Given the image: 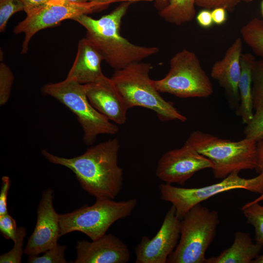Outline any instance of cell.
Wrapping results in <instances>:
<instances>
[{
    "label": "cell",
    "instance_id": "6da1fadb",
    "mask_svg": "<svg viewBox=\"0 0 263 263\" xmlns=\"http://www.w3.org/2000/svg\"><path fill=\"white\" fill-rule=\"evenodd\" d=\"M120 149L116 138L89 148L76 157L67 158L42 150L49 162L65 167L75 174L82 188L97 198L114 199L121 191L123 171L118 164Z\"/></svg>",
    "mask_w": 263,
    "mask_h": 263
},
{
    "label": "cell",
    "instance_id": "7a4b0ae2",
    "mask_svg": "<svg viewBox=\"0 0 263 263\" xmlns=\"http://www.w3.org/2000/svg\"><path fill=\"white\" fill-rule=\"evenodd\" d=\"M131 3L130 1L122 2L111 13L99 19H93L87 14L72 19L86 29V38L99 51L104 60L115 70L141 62L159 51L156 47L133 44L121 35L122 19Z\"/></svg>",
    "mask_w": 263,
    "mask_h": 263
},
{
    "label": "cell",
    "instance_id": "3957f363",
    "mask_svg": "<svg viewBox=\"0 0 263 263\" xmlns=\"http://www.w3.org/2000/svg\"><path fill=\"white\" fill-rule=\"evenodd\" d=\"M152 68L150 63L136 62L115 70L111 78L130 109L141 107L152 110L161 121L186 122L187 117L154 87L149 76Z\"/></svg>",
    "mask_w": 263,
    "mask_h": 263
},
{
    "label": "cell",
    "instance_id": "277c9868",
    "mask_svg": "<svg viewBox=\"0 0 263 263\" xmlns=\"http://www.w3.org/2000/svg\"><path fill=\"white\" fill-rule=\"evenodd\" d=\"M185 143L211 161L215 178L223 179L235 171L257 168V142L254 140L244 137L233 141L195 131L190 133Z\"/></svg>",
    "mask_w": 263,
    "mask_h": 263
},
{
    "label": "cell",
    "instance_id": "5b68a950",
    "mask_svg": "<svg viewBox=\"0 0 263 263\" xmlns=\"http://www.w3.org/2000/svg\"><path fill=\"white\" fill-rule=\"evenodd\" d=\"M220 223L217 211L199 203L181 220L180 237L167 263H206L205 254Z\"/></svg>",
    "mask_w": 263,
    "mask_h": 263
},
{
    "label": "cell",
    "instance_id": "8992f818",
    "mask_svg": "<svg viewBox=\"0 0 263 263\" xmlns=\"http://www.w3.org/2000/svg\"><path fill=\"white\" fill-rule=\"evenodd\" d=\"M136 205L135 198L121 201L96 199L92 206L84 205L72 212L59 214L60 236L79 231L91 240H96L106 234L116 221L130 216Z\"/></svg>",
    "mask_w": 263,
    "mask_h": 263
},
{
    "label": "cell",
    "instance_id": "52a82bcc",
    "mask_svg": "<svg viewBox=\"0 0 263 263\" xmlns=\"http://www.w3.org/2000/svg\"><path fill=\"white\" fill-rule=\"evenodd\" d=\"M86 91V84L66 78L59 82L46 84L42 88L44 94L56 99L76 116L83 131V142L91 145L98 135L115 134L119 128L91 105Z\"/></svg>",
    "mask_w": 263,
    "mask_h": 263
},
{
    "label": "cell",
    "instance_id": "ba28073f",
    "mask_svg": "<svg viewBox=\"0 0 263 263\" xmlns=\"http://www.w3.org/2000/svg\"><path fill=\"white\" fill-rule=\"evenodd\" d=\"M152 82L159 92L181 98L207 97L213 93L212 83L197 56L186 49L171 57L166 75Z\"/></svg>",
    "mask_w": 263,
    "mask_h": 263
},
{
    "label": "cell",
    "instance_id": "9c48e42d",
    "mask_svg": "<svg viewBox=\"0 0 263 263\" xmlns=\"http://www.w3.org/2000/svg\"><path fill=\"white\" fill-rule=\"evenodd\" d=\"M239 172L234 171L220 182L201 188H185L162 183L159 186L161 199L170 203L175 208L177 216L182 220L194 206L220 193L238 189L263 193V171L249 179L240 177Z\"/></svg>",
    "mask_w": 263,
    "mask_h": 263
},
{
    "label": "cell",
    "instance_id": "30bf717a",
    "mask_svg": "<svg viewBox=\"0 0 263 263\" xmlns=\"http://www.w3.org/2000/svg\"><path fill=\"white\" fill-rule=\"evenodd\" d=\"M101 9L93 2L76 3L66 0L47 4L39 10L27 15L26 17L14 28L16 34L23 33L21 54H26L31 38L38 31L59 24L62 21L82 14L93 13Z\"/></svg>",
    "mask_w": 263,
    "mask_h": 263
},
{
    "label": "cell",
    "instance_id": "8fae6325",
    "mask_svg": "<svg viewBox=\"0 0 263 263\" xmlns=\"http://www.w3.org/2000/svg\"><path fill=\"white\" fill-rule=\"evenodd\" d=\"M212 167L210 160L185 143L181 148L167 151L161 156L155 174L164 183L183 186L195 173Z\"/></svg>",
    "mask_w": 263,
    "mask_h": 263
},
{
    "label": "cell",
    "instance_id": "7c38bea8",
    "mask_svg": "<svg viewBox=\"0 0 263 263\" xmlns=\"http://www.w3.org/2000/svg\"><path fill=\"white\" fill-rule=\"evenodd\" d=\"M181 220L171 206L162 225L152 238L143 236L135 249V263H167L176 248L180 237Z\"/></svg>",
    "mask_w": 263,
    "mask_h": 263
},
{
    "label": "cell",
    "instance_id": "4fadbf2b",
    "mask_svg": "<svg viewBox=\"0 0 263 263\" xmlns=\"http://www.w3.org/2000/svg\"><path fill=\"white\" fill-rule=\"evenodd\" d=\"M53 190L48 188L42 193L37 208L34 230L29 238L24 253L38 255L55 247L60 237L59 214L53 206Z\"/></svg>",
    "mask_w": 263,
    "mask_h": 263
},
{
    "label": "cell",
    "instance_id": "5bb4252c",
    "mask_svg": "<svg viewBox=\"0 0 263 263\" xmlns=\"http://www.w3.org/2000/svg\"><path fill=\"white\" fill-rule=\"evenodd\" d=\"M74 263H126L130 259L127 245L112 233L89 242L78 241Z\"/></svg>",
    "mask_w": 263,
    "mask_h": 263
},
{
    "label": "cell",
    "instance_id": "9a60e30c",
    "mask_svg": "<svg viewBox=\"0 0 263 263\" xmlns=\"http://www.w3.org/2000/svg\"><path fill=\"white\" fill-rule=\"evenodd\" d=\"M242 40L241 38H236L224 57L214 63L210 73L211 77L224 89L230 108L235 110L240 103L238 85L241 74Z\"/></svg>",
    "mask_w": 263,
    "mask_h": 263
},
{
    "label": "cell",
    "instance_id": "2e32d148",
    "mask_svg": "<svg viewBox=\"0 0 263 263\" xmlns=\"http://www.w3.org/2000/svg\"><path fill=\"white\" fill-rule=\"evenodd\" d=\"M86 84L87 96L91 105L110 120L124 124L130 108L111 78L105 76L98 82Z\"/></svg>",
    "mask_w": 263,
    "mask_h": 263
},
{
    "label": "cell",
    "instance_id": "e0dca14e",
    "mask_svg": "<svg viewBox=\"0 0 263 263\" xmlns=\"http://www.w3.org/2000/svg\"><path fill=\"white\" fill-rule=\"evenodd\" d=\"M103 58L96 47L86 38L79 40L74 62L66 79L81 84L95 83L102 80L101 63Z\"/></svg>",
    "mask_w": 263,
    "mask_h": 263
},
{
    "label": "cell",
    "instance_id": "ac0fdd59",
    "mask_svg": "<svg viewBox=\"0 0 263 263\" xmlns=\"http://www.w3.org/2000/svg\"><path fill=\"white\" fill-rule=\"evenodd\" d=\"M263 246L253 243L249 233L237 231L232 245L218 256L207 259L206 263H252Z\"/></svg>",
    "mask_w": 263,
    "mask_h": 263
},
{
    "label": "cell",
    "instance_id": "d6986e66",
    "mask_svg": "<svg viewBox=\"0 0 263 263\" xmlns=\"http://www.w3.org/2000/svg\"><path fill=\"white\" fill-rule=\"evenodd\" d=\"M256 60L252 54L248 53H243L241 57V74L238 85L240 103L235 113L241 117L242 123L245 125L250 121L254 113L252 94V72Z\"/></svg>",
    "mask_w": 263,
    "mask_h": 263
},
{
    "label": "cell",
    "instance_id": "ffe728a7",
    "mask_svg": "<svg viewBox=\"0 0 263 263\" xmlns=\"http://www.w3.org/2000/svg\"><path fill=\"white\" fill-rule=\"evenodd\" d=\"M196 0H169V5L159 12L166 22L180 26L192 20L196 15Z\"/></svg>",
    "mask_w": 263,
    "mask_h": 263
},
{
    "label": "cell",
    "instance_id": "44dd1931",
    "mask_svg": "<svg viewBox=\"0 0 263 263\" xmlns=\"http://www.w3.org/2000/svg\"><path fill=\"white\" fill-rule=\"evenodd\" d=\"M240 34L254 54L263 59V20L252 19L241 27Z\"/></svg>",
    "mask_w": 263,
    "mask_h": 263
},
{
    "label": "cell",
    "instance_id": "7402d4cb",
    "mask_svg": "<svg viewBox=\"0 0 263 263\" xmlns=\"http://www.w3.org/2000/svg\"><path fill=\"white\" fill-rule=\"evenodd\" d=\"M241 210L247 223L254 227L255 242L263 246V206L259 202H248L242 207Z\"/></svg>",
    "mask_w": 263,
    "mask_h": 263
},
{
    "label": "cell",
    "instance_id": "603a6c76",
    "mask_svg": "<svg viewBox=\"0 0 263 263\" xmlns=\"http://www.w3.org/2000/svg\"><path fill=\"white\" fill-rule=\"evenodd\" d=\"M252 79L253 105L255 112L263 108V59L256 60Z\"/></svg>",
    "mask_w": 263,
    "mask_h": 263
},
{
    "label": "cell",
    "instance_id": "cb8c5ba5",
    "mask_svg": "<svg viewBox=\"0 0 263 263\" xmlns=\"http://www.w3.org/2000/svg\"><path fill=\"white\" fill-rule=\"evenodd\" d=\"M26 235V228L20 226L18 228L15 240L14 245L9 252L0 256V263H20L22 256L24 253L23 241Z\"/></svg>",
    "mask_w": 263,
    "mask_h": 263
},
{
    "label": "cell",
    "instance_id": "d4e9b609",
    "mask_svg": "<svg viewBox=\"0 0 263 263\" xmlns=\"http://www.w3.org/2000/svg\"><path fill=\"white\" fill-rule=\"evenodd\" d=\"M66 249L65 245L57 244L40 256L29 255L27 262L29 263H67L65 256Z\"/></svg>",
    "mask_w": 263,
    "mask_h": 263
},
{
    "label": "cell",
    "instance_id": "484cf974",
    "mask_svg": "<svg viewBox=\"0 0 263 263\" xmlns=\"http://www.w3.org/2000/svg\"><path fill=\"white\" fill-rule=\"evenodd\" d=\"M14 80V75L10 68L4 63L0 64V105L3 106L9 100L12 86Z\"/></svg>",
    "mask_w": 263,
    "mask_h": 263
},
{
    "label": "cell",
    "instance_id": "4316f807",
    "mask_svg": "<svg viewBox=\"0 0 263 263\" xmlns=\"http://www.w3.org/2000/svg\"><path fill=\"white\" fill-rule=\"evenodd\" d=\"M24 10L20 0H0V31L3 32L8 20L17 12Z\"/></svg>",
    "mask_w": 263,
    "mask_h": 263
},
{
    "label": "cell",
    "instance_id": "83f0119b",
    "mask_svg": "<svg viewBox=\"0 0 263 263\" xmlns=\"http://www.w3.org/2000/svg\"><path fill=\"white\" fill-rule=\"evenodd\" d=\"M245 137L258 142L263 139V108L255 111L244 130Z\"/></svg>",
    "mask_w": 263,
    "mask_h": 263
},
{
    "label": "cell",
    "instance_id": "f1b7e54d",
    "mask_svg": "<svg viewBox=\"0 0 263 263\" xmlns=\"http://www.w3.org/2000/svg\"><path fill=\"white\" fill-rule=\"evenodd\" d=\"M253 0H196L195 5L205 9H213L222 7L228 12H232L241 2H251Z\"/></svg>",
    "mask_w": 263,
    "mask_h": 263
},
{
    "label": "cell",
    "instance_id": "f546056e",
    "mask_svg": "<svg viewBox=\"0 0 263 263\" xmlns=\"http://www.w3.org/2000/svg\"><path fill=\"white\" fill-rule=\"evenodd\" d=\"M17 229L16 221L8 213L0 216V231L4 238L14 241Z\"/></svg>",
    "mask_w": 263,
    "mask_h": 263
},
{
    "label": "cell",
    "instance_id": "4dcf8cb0",
    "mask_svg": "<svg viewBox=\"0 0 263 263\" xmlns=\"http://www.w3.org/2000/svg\"><path fill=\"white\" fill-rule=\"evenodd\" d=\"M24 4L26 15L30 14L44 6L53 3L63 2L65 0H20Z\"/></svg>",
    "mask_w": 263,
    "mask_h": 263
},
{
    "label": "cell",
    "instance_id": "1f68e13d",
    "mask_svg": "<svg viewBox=\"0 0 263 263\" xmlns=\"http://www.w3.org/2000/svg\"><path fill=\"white\" fill-rule=\"evenodd\" d=\"M11 185V180L7 176L1 178V186L0 192V216L8 212L7 199L8 190Z\"/></svg>",
    "mask_w": 263,
    "mask_h": 263
},
{
    "label": "cell",
    "instance_id": "d6a6232c",
    "mask_svg": "<svg viewBox=\"0 0 263 263\" xmlns=\"http://www.w3.org/2000/svg\"><path fill=\"white\" fill-rule=\"evenodd\" d=\"M196 20L198 24L203 28H209L213 23L211 10L203 8L196 16Z\"/></svg>",
    "mask_w": 263,
    "mask_h": 263
},
{
    "label": "cell",
    "instance_id": "836d02e7",
    "mask_svg": "<svg viewBox=\"0 0 263 263\" xmlns=\"http://www.w3.org/2000/svg\"><path fill=\"white\" fill-rule=\"evenodd\" d=\"M258 164L255 170L260 173L263 171V139L257 142ZM263 201V193L250 203H258Z\"/></svg>",
    "mask_w": 263,
    "mask_h": 263
},
{
    "label": "cell",
    "instance_id": "e575fe53",
    "mask_svg": "<svg viewBox=\"0 0 263 263\" xmlns=\"http://www.w3.org/2000/svg\"><path fill=\"white\" fill-rule=\"evenodd\" d=\"M211 15L213 23L217 25H223L227 19V10L222 7L211 10Z\"/></svg>",
    "mask_w": 263,
    "mask_h": 263
},
{
    "label": "cell",
    "instance_id": "d590c367",
    "mask_svg": "<svg viewBox=\"0 0 263 263\" xmlns=\"http://www.w3.org/2000/svg\"><path fill=\"white\" fill-rule=\"evenodd\" d=\"M154 0H93L91 2H94L98 6H99L101 9L107 7L110 4L113 2L119 1H130V2H136L140 1H151Z\"/></svg>",
    "mask_w": 263,
    "mask_h": 263
},
{
    "label": "cell",
    "instance_id": "8d00e7d4",
    "mask_svg": "<svg viewBox=\"0 0 263 263\" xmlns=\"http://www.w3.org/2000/svg\"><path fill=\"white\" fill-rule=\"evenodd\" d=\"M154 6L159 12L166 7L169 2V0H154Z\"/></svg>",
    "mask_w": 263,
    "mask_h": 263
},
{
    "label": "cell",
    "instance_id": "74e56055",
    "mask_svg": "<svg viewBox=\"0 0 263 263\" xmlns=\"http://www.w3.org/2000/svg\"><path fill=\"white\" fill-rule=\"evenodd\" d=\"M68 1L76 3H85L92 1L93 0H66Z\"/></svg>",
    "mask_w": 263,
    "mask_h": 263
},
{
    "label": "cell",
    "instance_id": "f35d334b",
    "mask_svg": "<svg viewBox=\"0 0 263 263\" xmlns=\"http://www.w3.org/2000/svg\"><path fill=\"white\" fill-rule=\"evenodd\" d=\"M252 263H263V254L258 255Z\"/></svg>",
    "mask_w": 263,
    "mask_h": 263
},
{
    "label": "cell",
    "instance_id": "ab89813d",
    "mask_svg": "<svg viewBox=\"0 0 263 263\" xmlns=\"http://www.w3.org/2000/svg\"><path fill=\"white\" fill-rule=\"evenodd\" d=\"M261 13L263 17V0H262L261 4Z\"/></svg>",
    "mask_w": 263,
    "mask_h": 263
}]
</instances>
